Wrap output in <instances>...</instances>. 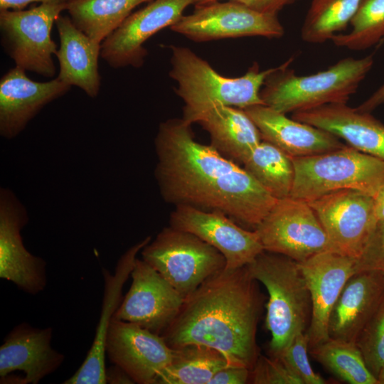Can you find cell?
I'll return each instance as SVG.
<instances>
[{
	"instance_id": "obj_1",
	"label": "cell",
	"mask_w": 384,
	"mask_h": 384,
	"mask_svg": "<svg viewBox=\"0 0 384 384\" xmlns=\"http://www.w3.org/2000/svg\"><path fill=\"white\" fill-rule=\"evenodd\" d=\"M191 127L183 119L159 126L155 175L162 197L176 206L222 213L255 230L277 199L234 161L196 142Z\"/></svg>"
},
{
	"instance_id": "obj_2",
	"label": "cell",
	"mask_w": 384,
	"mask_h": 384,
	"mask_svg": "<svg viewBox=\"0 0 384 384\" xmlns=\"http://www.w3.org/2000/svg\"><path fill=\"white\" fill-rule=\"evenodd\" d=\"M247 265L223 269L183 299L161 336L171 348L205 345L221 352L230 366L253 368L262 297Z\"/></svg>"
},
{
	"instance_id": "obj_3",
	"label": "cell",
	"mask_w": 384,
	"mask_h": 384,
	"mask_svg": "<svg viewBox=\"0 0 384 384\" xmlns=\"http://www.w3.org/2000/svg\"><path fill=\"white\" fill-rule=\"evenodd\" d=\"M169 76L176 82V95L184 103L183 119L192 124L215 105L240 109L265 105L260 91L266 78L277 67L260 70L254 63L242 76L219 74L188 48L171 46Z\"/></svg>"
},
{
	"instance_id": "obj_4",
	"label": "cell",
	"mask_w": 384,
	"mask_h": 384,
	"mask_svg": "<svg viewBox=\"0 0 384 384\" xmlns=\"http://www.w3.org/2000/svg\"><path fill=\"white\" fill-rule=\"evenodd\" d=\"M293 58L277 67L260 91L264 104L284 114L332 103H347L371 69L373 55L338 60L326 70L298 75L289 68Z\"/></svg>"
},
{
	"instance_id": "obj_5",
	"label": "cell",
	"mask_w": 384,
	"mask_h": 384,
	"mask_svg": "<svg viewBox=\"0 0 384 384\" xmlns=\"http://www.w3.org/2000/svg\"><path fill=\"white\" fill-rule=\"evenodd\" d=\"M247 267L268 292L265 324L271 353L278 357L310 324L311 301L305 278L297 262L265 250Z\"/></svg>"
},
{
	"instance_id": "obj_6",
	"label": "cell",
	"mask_w": 384,
	"mask_h": 384,
	"mask_svg": "<svg viewBox=\"0 0 384 384\" xmlns=\"http://www.w3.org/2000/svg\"><path fill=\"white\" fill-rule=\"evenodd\" d=\"M290 196L306 201L344 189L374 198L384 184V160L348 145L327 152L294 157Z\"/></svg>"
},
{
	"instance_id": "obj_7",
	"label": "cell",
	"mask_w": 384,
	"mask_h": 384,
	"mask_svg": "<svg viewBox=\"0 0 384 384\" xmlns=\"http://www.w3.org/2000/svg\"><path fill=\"white\" fill-rule=\"evenodd\" d=\"M142 260L184 299L210 276L225 267L224 256L196 235L164 228L142 250Z\"/></svg>"
},
{
	"instance_id": "obj_8",
	"label": "cell",
	"mask_w": 384,
	"mask_h": 384,
	"mask_svg": "<svg viewBox=\"0 0 384 384\" xmlns=\"http://www.w3.org/2000/svg\"><path fill=\"white\" fill-rule=\"evenodd\" d=\"M67 4L42 3L26 10L0 11L1 43L15 66L46 78L54 76L53 55L58 46L51 31Z\"/></svg>"
},
{
	"instance_id": "obj_9",
	"label": "cell",
	"mask_w": 384,
	"mask_h": 384,
	"mask_svg": "<svg viewBox=\"0 0 384 384\" xmlns=\"http://www.w3.org/2000/svg\"><path fill=\"white\" fill-rule=\"evenodd\" d=\"M264 250L302 262L331 251L326 233L307 201L279 199L256 227Z\"/></svg>"
},
{
	"instance_id": "obj_10",
	"label": "cell",
	"mask_w": 384,
	"mask_h": 384,
	"mask_svg": "<svg viewBox=\"0 0 384 384\" xmlns=\"http://www.w3.org/2000/svg\"><path fill=\"white\" fill-rule=\"evenodd\" d=\"M307 202L326 233L331 251L358 258L378 224L373 198L344 189Z\"/></svg>"
},
{
	"instance_id": "obj_11",
	"label": "cell",
	"mask_w": 384,
	"mask_h": 384,
	"mask_svg": "<svg viewBox=\"0 0 384 384\" xmlns=\"http://www.w3.org/2000/svg\"><path fill=\"white\" fill-rule=\"evenodd\" d=\"M195 6L171 29L196 42L250 36L278 38L284 33L277 15L260 13L238 2L218 1Z\"/></svg>"
},
{
	"instance_id": "obj_12",
	"label": "cell",
	"mask_w": 384,
	"mask_h": 384,
	"mask_svg": "<svg viewBox=\"0 0 384 384\" xmlns=\"http://www.w3.org/2000/svg\"><path fill=\"white\" fill-rule=\"evenodd\" d=\"M196 0H153L129 17L101 43L100 57L113 68L141 67L147 55L144 43L171 27Z\"/></svg>"
},
{
	"instance_id": "obj_13",
	"label": "cell",
	"mask_w": 384,
	"mask_h": 384,
	"mask_svg": "<svg viewBox=\"0 0 384 384\" xmlns=\"http://www.w3.org/2000/svg\"><path fill=\"white\" fill-rule=\"evenodd\" d=\"M130 276V288L114 317L161 336L178 314L183 298L144 260L137 258Z\"/></svg>"
},
{
	"instance_id": "obj_14",
	"label": "cell",
	"mask_w": 384,
	"mask_h": 384,
	"mask_svg": "<svg viewBox=\"0 0 384 384\" xmlns=\"http://www.w3.org/2000/svg\"><path fill=\"white\" fill-rule=\"evenodd\" d=\"M170 226L192 233L218 250L228 270L247 265L264 251L255 230L242 228L220 212L177 206L171 214Z\"/></svg>"
},
{
	"instance_id": "obj_15",
	"label": "cell",
	"mask_w": 384,
	"mask_h": 384,
	"mask_svg": "<svg viewBox=\"0 0 384 384\" xmlns=\"http://www.w3.org/2000/svg\"><path fill=\"white\" fill-rule=\"evenodd\" d=\"M27 222L26 212L14 194L0 193V277L13 282L26 293L36 295L46 284L45 260L25 247L21 231Z\"/></svg>"
},
{
	"instance_id": "obj_16",
	"label": "cell",
	"mask_w": 384,
	"mask_h": 384,
	"mask_svg": "<svg viewBox=\"0 0 384 384\" xmlns=\"http://www.w3.org/2000/svg\"><path fill=\"white\" fill-rule=\"evenodd\" d=\"M105 351L138 384H155L173 356V348L162 336L114 317L108 328Z\"/></svg>"
},
{
	"instance_id": "obj_17",
	"label": "cell",
	"mask_w": 384,
	"mask_h": 384,
	"mask_svg": "<svg viewBox=\"0 0 384 384\" xmlns=\"http://www.w3.org/2000/svg\"><path fill=\"white\" fill-rule=\"evenodd\" d=\"M356 258L325 251L298 262L311 301V321L306 331L309 350L329 338L331 312L345 284L356 273Z\"/></svg>"
},
{
	"instance_id": "obj_18",
	"label": "cell",
	"mask_w": 384,
	"mask_h": 384,
	"mask_svg": "<svg viewBox=\"0 0 384 384\" xmlns=\"http://www.w3.org/2000/svg\"><path fill=\"white\" fill-rule=\"evenodd\" d=\"M26 73L15 66L0 80V134L6 139L16 137L46 105L71 87L58 78L34 81Z\"/></svg>"
},
{
	"instance_id": "obj_19",
	"label": "cell",
	"mask_w": 384,
	"mask_h": 384,
	"mask_svg": "<svg viewBox=\"0 0 384 384\" xmlns=\"http://www.w3.org/2000/svg\"><path fill=\"white\" fill-rule=\"evenodd\" d=\"M53 329L28 323L16 326L0 346V380L15 371L23 373V384H38L55 372L65 356L51 346Z\"/></svg>"
},
{
	"instance_id": "obj_20",
	"label": "cell",
	"mask_w": 384,
	"mask_h": 384,
	"mask_svg": "<svg viewBox=\"0 0 384 384\" xmlns=\"http://www.w3.org/2000/svg\"><path fill=\"white\" fill-rule=\"evenodd\" d=\"M151 241L146 237L127 250L119 259L114 273L102 268L104 295L99 323L92 344L76 372L64 384H105V343L110 322L120 305L122 291L134 268L137 255Z\"/></svg>"
},
{
	"instance_id": "obj_21",
	"label": "cell",
	"mask_w": 384,
	"mask_h": 384,
	"mask_svg": "<svg viewBox=\"0 0 384 384\" xmlns=\"http://www.w3.org/2000/svg\"><path fill=\"white\" fill-rule=\"evenodd\" d=\"M297 121L325 130L348 146L384 160V124L370 112L332 103L292 113Z\"/></svg>"
},
{
	"instance_id": "obj_22",
	"label": "cell",
	"mask_w": 384,
	"mask_h": 384,
	"mask_svg": "<svg viewBox=\"0 0 384 384\" xmlns=\"http://www.w3.org/2000/svg\"><path fill=\"white\" fill-rule=\"evenodd\" d=\"M259 129L262 139L279 148L292 158L316 155L345 146L334 134L289 118L265 105L242 109Z\"/></svg>"
},
{
	"instance_id": "obj_23",
	"label": "cell",
	"mask_w": 384,
	"mask_h": 384,
	"mask_svg": "<svg viewBox=\"0 0 384 384\" xmlns=\"http://www.w3.org/2000/svg\"><path fill=\"white\" fill-rule=\"evenodd\" d=\"M383 298V274L377 271L355 273L345 284L333 309L329 337L356 343Z\"/></svg>"
},
{
	"instance_id": "obj_24",
	"label": "cell",
	"mask_w": 384,
	"mask_h": 384,
	"mask_svg": "<svg viewBox=\"0 0 384 384\" xmlns=\"http://www.w3.org/2000/svg\"><path fill=\"white\" fill-rule=\"evenodd\" d=\"M60 46L55 56L59 64L57 78L75 86L90 97H96L101 87L98 60L101 43H98L72 22L68 15L60 14L55 21Z\"/></svg>"
},
{
	"instance_id": "obj_25",
	"label": "cell",
	"mask_w": 384,
	"mask_h": 384,
	"mask_svg": "<svg viewBox=\"0 0 384 384\" xmlns=\"http://www.w3.org/2000/svg\"><path fill=\"white\" fill-rule=\"evenodd\" d=\"M206 130L211 146L227 158L241 162L262 140L260 132L244 110L215 105L197 120Z\"/></svg>"
},
{
	"instance_id": "obj_26",
	"label": "cell",
	"mask_w": 384,
	"mask_h": 384,
	"mask_svg": "<svg viewBox=\"0 0 384 384\" xmlns=\"http://www.w3.org/2000/svg\"><path fill=\"white\" fill-rule=\"evenodd\" d=\"M153 0H70L66 11L74 25L102 43L143 3Z\"/></svg>"
},
{
	"instance_id": "obj_27",
	"label": "cell",
	"mask_w": 384,
	"mask_h": 384,
	"mask_svg": "<svg viewBox=\"0 0 384 384\" xmlns=\"http://www.w3.org/2000/svg\"><path fill=\"white\" fill-rule=\"evenodd\" d=\"M230 366L219 351L201 344L173 348L170 363L161 370L155 384H208L221 368Z\"/></svg>"
},
{
	"instance_id": "obj_28",
	"label": "cell",
	"mask_w": 384,
	"mask_h": 384,
	"mask_svg": "<svg viewBox=\"0 0 384 384\" xmlns=\"http://www.w3.org/2000/svg\"><path fill=\"white\" fill-rule=\"evenodd\" d=\"M244 169L273 197L290 196L294 179L292 158L262 140L243 161Z\"/></svg>"
},
{
	"instance_id": "obj_29",
	"label": "cell",
	"mask_w": 384,
	"mask_h": 384,
	"mask_svg": "<svg viewBox=\"0 0 384 384\" xmlns=\"http://www.w3.org/2000/svg\"><path fill=\"white\" fill-rule=\"evenodd\" d=\"M363 0H312L301 28L309 43L331 40L351 23Z\"/></svg>"
},
{
	"instance_id": "obj_30",
	"label": "cell",
	"mask_w": 384,
	"mask_h": 384,
	"mask_svg": "<svg viewBox=\"0 0 384 384\" xmlns=\"http://www.w3.org/2000/svg\"><path fill=\"white\" fill-rule=\"evenodd\" d=\"M314 358L351 384H378L356 343L330 338L309 350Z\"/></svg>"
},
{
	"instance_id": "obj_31",
	"label": "cell",
	"mask_w": 384,
	"mask_h": 384,
	"mask_svg": "<svg viewBox=\"0 0 384 384\" xmlns=\"http://www.w3.org/2000/svg\"><path fill=\"white\" fill-rule=\"evenodd\" d=\"M350 24V31L333 37L335 46L360 50L375 44L384 37V0H363Z\"/></svg>"
},
{
	"instance_id": "obj_32",
	"label": "cell",
	"mask_w": 384,
	"mask_h": 384,
	"mask_svg": "<svg viewBox=\"0 0 384 384\" xmlns=\"http://www.w3.org/2000/svg\"><path fill=\"white\" fill-rule=\"evenodd\" d=\"M356 343L369 370L376 378L384 366V298Z\"/></svg>"
},
{
	"instance_id": "obj_33",
	"label": "cell",
	"mask_w": 384,
	"mask_h": 384,
	"mask_svg": "<svg viewBox=\"0 0 384 384\" xmlns=\"http://www.w3.org/2000/svg\"><path fill=\"white\" fill-rule=\"evenodd\" d=\"M309 337L306 332L295 336L278 356L302 384H324L326 380L311 366L309 357Z\"/></svg>"
},
{
	"instance_id": "obj_34",
	"label": "cell",
	"mask_w": 384,
	"mask_h": 384,
	"mask_svg": "<svg viewBox=\"0 0 384 384\" xmlns=\"http://www.w3.org/2000/svg\"><path fill=\"white\" fill-rule=\"evenodd\" d=\"M250 380L255 384H302L279 357L260 356L251 370Z\"/></svg>"
},
{
	"instance_id": "obj_35",
	"label": "cell",
	"mask_w": 384,
	"mask_h": 384,
	"mask_svg": "<svg viewBox=\"0 0 384 384\" xmlns=\"http://www.w3.org/2000/svg\"><path fill=\"white\" fill-rule=\"evenodd\" d=\"M377 271L384 274V223H378L362 254L357 258L356 272Z\"/></svg>"
},
{
	"instance_id": "obj_36",
	"label": "cell",
	"mask_w": 384,
	"mask_h": 384,
	"mask_svg": "<svg viewBox=\"0 0 384 384\" xmlns=\"http://www.w3.org/2000/svg\"><path fill=\"white\" fill-rule=\"evenodd\" d=\"M221 0H196L195 6L203 5ZM242 4L260 13L277 15L284 7L297 0H229Z\"/></svg>"
},
{
	"instance_id": "obj_37",
	"label": "cell",
	"mask_w": 384,
	"mask_h": 384,
	"mask_svg": "<svg viewBox=\"0 0 384 384\" xmlns=\"http://www.w3.org/2000/svg\"><path fill=\"white\" fill-rule=\"evenodd\" d=\"M250 375L251 370L246 367L228 366L216 372L208 384H245Z\"/></svg>"
},
{
	"instance_id": "obj_38",
	"label": "cell",
	"mask_w": 384,
	"mask_h": 384,
	"mask_svg": "<svg viewBox=\"0 0 384 384\" xmlns=\"http://www.w3.org/2000/svg\"><path fill=\"white\" fill-rule=\"evenodd\" d=\"M106 383L110 384H132L135 383L132 378L121 367L114 364L106 368Z\"/></svg>"
},
{
	"instance_id": "obj_39",
	"label": "cell",
	"mask_w": 384,
	"mask_h": 384,
	"mask_svg": "<svg viewBox=\"0 0 384 384\" xmlns=\"http://www.w3.org/2000/svg\"><path fill=\"white\" fill-rule=\"evenodd\" d=\"M70 0H0V11L23 10L31 3H68Z\"/></svg>"
},
{
	"instance_id": "obj_40",
	"label": "cell",
	"mask_w": 384,
	"mask_h": 384,
	"mask_svg": "<svg viewBox=\"0 0 384 384\" xmlns=\"http://www.w3.org/2000/svg\"><path fill=\"white\" fill-rule=\"evenodd\" d=\"M384 104V84L375 91L367 100L356 109L361 112H371L375 108Z\"/></svg>"
},
{
	"instance_id": "obj_41",
	"label": "cell",
	"mask_w": 384,
	"mask_h": 384,
	"mask_svg": "<svg viewBox=\"0 0 384 384\" xmlns=\"http://www.w3.org/2000/svg\"><path fill=\"white\" fill-rule=\"evenodd\" d=\"M374 199V208L378 223H384V184L380 188Z\"/></svg>"
},
{
	"instance_id": "obj_42",
	"label": "cell",
	"mask_w": 384,
	"mask_h": 384,
	"mask_svg": "<svg viewBox=\"0 0 384 384\" xmlns=\"http://www.w3.org/2000/svg\"><path fill=\"white\" fill-rule=\"evenodd\" d=\"M376 378L378 381V384H384V366L380 370Z\"/></svg>"
}]
</instances>
